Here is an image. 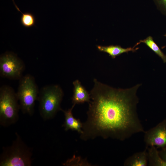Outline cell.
I'll list each match as a JSON object with an SVG mask.
<instances>
[{
  "label": "cell",
  "instance_id": "1",
  "mask_svg": "<svg viewBox=\"0 0 166 166\" xmlns=\"http://www.w3.org/2000/svg\"><path fill=\"white\" fill-rule=\"evenodd\" d=\"M87 117L80 138L97 137L123 141L145 131L138 117L136 92L140 84L129 89L115 88L93 79Z\"/></svg>",
  "mask_w": 166,
  "mask_h": 166
},
{
  "label": "cell",
  "instance_id": "2",
  "mask_svg": "<svg viewBox=\"0 0 166 166\" xmlns=\"http://www.w3.org/2000/svg\"><path fill=\"white\" fill-rule=\"evenodd\" d=\"M64 93L57 84L45 85L39 90L38 100L41 116L45 120L53 118L62 109L61 104Z\"/></svg>",
  "mask_w": 166,
  "mask_h": 166
},
{
  "label": "cell",
  "instance_id": "3",
  "mask_svg": "<svg viewBox=\"0 0 166 166\" xmlns=\"http://www.w3.org/2000/svg\"><path fill=\"white\" fill-rule=\"evenodd\" d=\"M11 145L4 147L0 156V166H30L32 163V150L17 132Z\"/></svg>",
  "mask_w": 166,
  "mask_h": 166
},
{
  "label": "cell",
  "instance_id": "4",
  "mask_svg": "<svg viewBox=\"0 0 166 166\" xmlns=\"http://www.w3.org/2000/svg\"><path fill=\"white\" fill-rule=\"evenodd\" d=\"M16 93L11 86L0 88V124L7 127L15 123L19 118L20 107Z\"/></svg>",
  "mask_w": 166,
  "mask_h": 166
},
{
  "label": "cell",
  "instance_id": "5",
  "mask_svg": "<svg viewBox=\"0 0 166 166\" xmlns=\"http://www.w3.org/2000/svg\"><path fill=\"white\" fill-rule=\"evenodd\" d=\"M39 90L34 77L27 74L19 80L16 93L20 109L23 113L32 115L35 101L38 100Z\"/></svg>",
  "mask_w": 166,
  "mask_h": 166
},
{
  "label": "cell",
  "instance_id": "6",
  "mask_svg": "<svg viewBox=\"0 0 166 166\" xmlns=\"http://www.w3.org/2000/svg\"><path fill=\"white\" fill-rule=\"evenodd\" d=\"M25 65L17 55L7 52L0 57V76L10 80H19L22 77Z\"/></svg>",
  "mask_w": 166,
  "mask_h": 166
},
{
  "label": "cell",
  "instance_id": "7",
  "mask_svg": "<svg viewBox=\"0 0 166 166\" xmlns=\"http://www.w3.org/2000/svg\"><path fill=\"white\" fill-rule=\"evenodd\" d=\"M145 147L166 148V119L144 132Z\"/></svg>",
  "mask_w": 166,
  "mask_h": 166
},
{
  "label": "cell",
  "instance_id": "8",
  "mask_svg": "<svg viewBox=\"0 0 166 166\" xmlns=\"http://www.w3.org/2000/svg\"><path fill=\"white\" fill-rule=\"evenodd\" d=\"M75 104H73L71 107L67 110L62 109L61 111L64 114L65 121L62 125L65 131L69 130L77 132L80 134L82 132L83 123L79 119L75 118L73 115L72 110Z\"/></svg>",
  "mask_w": 166,
  "mask_h": 166
},
{
  "label": "cell",
  "instance_id": "9",
  "mask_svg": "<svg viewBox=\"0 0 166 166\" xmlns=\"http://www.w3.org/2000/svg\"><path fill=\"white\" fill-rule=\"evenodd\" d=\"M74 86L73 94L72 97L73 104L83 103L87 102L89 103L90 101V93L81 85L78 79L73 82Z\"/></svg>",
  "mask_w": 166,
  "mask_h": 166
},
{
  "label": "cell",
  "instance_id": "10",
  "mask_svg": "<svg viewBox=\"0 0 166 166\" xmlns=\"http://www.w3.org/2000/svg\"><path fill=\"white\" fill-rule=\"evenodd\" d=\"M148 163L147 148L143 151L134 153L125 160L124 166H147Z\"/></svg>",
  "mask_w": 166,
  "mask_h": 166
},
{
  "label": "cell",
  "instance_id": "11",
  "mask_svg": "<svg viewBox=\"0 0 166 166\" xmlns=\"http://www.w3.org/2000/svg\"><path fill=\"white\" fill-rule=\"evenodd\" d=\"M136 46L135 45L133 47L126 48H122L119 45H113L106 46L97 45V47L99 51L108 53L109 56L114 59L117 56L124 53L130 51L135 52L139 49V48H135Z\"/></svg>",
  "mask_w": 166,
  "mask_h": 166
},
{
  "label": "cell",
  "instance_id": "12",
  "mask_svg": "<svg viewBox=\"0 0 166 166\" xmlns=\"http://www.w3.org/2000/svg\"><path fill=\"white\" fill-rule=\"evenodd\" d=\"M147 148L148 163L150 166H166V162L161 158L159 151L155 146L146 147Z\"/></svg>",
  "mask_w": 166,
  "mask_h": 166
},
{
  "label": "cell",
  "instance_id": "13",
  "mask_svg": "<svg viewBox=\"0 0 166 166\" xmlns=\"http://www.w3.org/2000/svg\"><path fill=\"white\" fill-rule=\"evenodd\" d=\"M140 43L145 44L156 54L161 58L164 63H166V55L162 52L160 49L154 41L152 38L148 36L146 39L140 40L136 45H138Z\"/></svg>",
  "mask_w": 166,
  "mask_h": 166
},
{
  "label": "cell",
  "instance_id": "14",
  "mask_svg": "<svg viewBox=\"0 0 166 166\" xmlns=\"http://www.w3.org/2000/svg\"><path fill=\"white\" fill-rule=\"evenodd\" d=\"M13 1L16 9L22 14L20 19L22 25L26 28H30L34 26L36 22V18L34 15L30 12L22 13L15 4L14 0Z\"/></svg>",
  "mask_w": 166,
  "mask_h": 166
},
{
  "label": "cell",
  "instance_id": "15",
  "mask_svg": "<svg viewBox=\"0 0 166 166\" xmlns=\"http://www.w3.org/2000/svg\"><path fill=\"white\" fill-rule=\"evenodd\" d=\"M157 6L162 11L166 13V0H154Z\"/></svg>",
  "mask_w": 166,
  "mask_h": 166
},
{
  "label": "cell",
  "instance_id": "16",
  "mask_svg": "<svg viewBox=\"0 0 166 166\" xmlns=\"http://www.w3.org/2000/svg\"><path fill=\"white\" fill-rule=\"evenodd\" d=\"M160 156L162 159L166 162V148H162L159 151Z\"/></svg>",
  "mask_w": 166,
  "mask_h": 166
},
{
  "label": "cell",
  "instance_id": "17",
  "mask_svg": "<svg viewBox=\"0 0 166 166\" xmlns=\"http://www.w3.org/2000/svg\"><path fill=\"white\" fill-rule=\"evenodd\" d=\"M164 36L166 37V33L164 35ZM166 47V45L165 46H164L163 47H162V48H164Z\"/></svg>",
  "mask_w": 166,
  "mask_h": 166
}]
</instances>
